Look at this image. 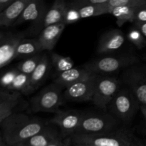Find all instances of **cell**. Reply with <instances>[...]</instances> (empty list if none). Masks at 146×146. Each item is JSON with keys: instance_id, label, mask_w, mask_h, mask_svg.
<instances>
[{"instance_id": "obj_1", "label": "cell", "mask_w": 146, "mask_h": 146, "mask_svg": "<svg viewBox=\"0 0 146 146\" xmlns=\"http://www.w3.org/2000/svg\"><path fill=\"white\" fill-rule=\"evenodd\" d=\"M1 136L7 144L14 145L22 143L42 131L48 123L41 119L17 113L0 123Z\"/></svg>"}, {"instance_id": "obj_2", "label": "cell", "mask_w": 146, "mask_h": 146, "mask_svg": "<svg viewBox=\"0 0 146 146\" xmlns=\"http://www.w3.org/2000/svg\"><path fill=\"white\" fill-rule=\"evenodd\" d=\"M141 63L140 58L133 54H122L96 58L82 66L83 68L96 75L110 76Z\"/></svg>"}, {"instance_id": "obj_3", "label": "cell", "mask_w": 146, "mask_h": 146, "mask_svg": "<svg viewBox=\"0 0 146 146\" xmlns=\"http://www.w3.org/2000/svg\"><path fill=\"white\" fill-rule=\"evenodd\" d=\"M140 106L141 104L132 91L124 86L115 94L108 110L115 119L128 123L132 121Z\"/></svg>"}, {"instance_id": "obj_4", "label": "cell", "mask_w": 146, "mask_h": 146, "mask_svg": "<svg viewBox=\"0 0 146 146\" xmlns=\"http://www.w3.org/2000/svg\"><path fill=\"white\" fill-rule=\"evenodd\" d=\"M63 88L53 83L44 87L31 99L30 106L33 113L46 112L57 113L64 104Z\"/></svg>"}, {"instance_id": "obj_5", "label": "cell", "mask_w": 146, "mask_h": 146, "mask_svg": "<svg viewBox=\"0 0 146 146\" xmlns=\"http://www.w3.org/2000/svg\"><path fill=\"white\" fill-rule=\"evenodd\" d=\"M134 135L129 131L121 129L104 134H74L69 139L74 144L86 143L97 146H133Z\"/></svg>"}, {"instance_id": "obj_6", "label": "cell", "mask_w": 146, "mask_h": 146, "mask_svg": "<svg viewBox=\"0 0 146 146\" xmlns=\"http://www.w3.org/2000/svg\"><path fill=\"white\" fill-rule=\"evenodd\" d=\"M122 84L121 80L116 77L98 75L91 103L100 109L106 111Z\"/></svg>"}, {"instance_id": "obj_7", "label": "cell", "mask_w": 146, "mask_h": 146, "mask_svg": "<svg viewBox=\"0 0 146 146\" xmlns=\"http://www.w3.org/2000/svg\"><path fill=\"white\" fill-rule=\"evenodd\" d=\"M117 119L108 113H84L75 134H104L115 132Z\"/></svg>"}, {"instance_id": "obj_8", "label": "cell", "mask_w": 146, "mask_h": 146, "mask_svg": "<svg viewBox=\"0 0 146 146\" xmlns=\"http://www.w3.org/2000/svg\"><path fill=\"white\" fill-rule=\"evenodd\" d=\"M121 82L132 91L141 106H146V63H139L123 70Z\"/></svg>"}, {"instance_id": "obj_9", "label": "cell", "mask_w": 146, "mask_h": 146, "mask_svg": "<svg viewBox=\"0 0 146 146\" xmlns=\"http://www.w3.org/2000/svg\"><path fill=\"white\" fill-rule=\"evenodd\" d=\"M48 9L46 3L41 0H30L25 9L14 26L25 22L31 23V31L37 34L44 28V21Z\"/></svg>"}, {"instance_id": "obj_10", "label": "cell", "mask_w": 146, "mask_h": 146, "mask_svg": "<svg viewBox=\"0 0 146 146\" xmlns=\"http://www.w3.org/2000/svg\"><path fill=\"white\" fill-rule=\"evenodd\" d=\"M27 32L1 31L0 33V68L8 65L15 58L16 51L21 41L27 36Z\"/></svg>"}, {"instance_id": "obj_11", "label": "cell", "mask_w": 146, "mask_h": 146, "mask_svg": "<svg viewBox=\"0 0 146 146\" xmlns=\"http://www.w3.org/2000/svg\"><path fill=\"white\" fill-rule=\"evenodd\" d=\"M84 115V113L79 111L61 110L54 114L49 123L57 125L60 128L63 137H70L76 133Z\"/></svg>"}, {"instance_id": "obj_12", "label": "cell", "mask_w": 146, "mask_h": 146, "mask_svg": "<svg viewBox=\"0 0 146 146\" xmlns=\"http://www.w3.org/2000/svg\"><path fill=\"white\" fill-rule=\"evenodd\" d=\"M97 76L89 79L76 83L66 88L64 92V100L71 102H91Z\"/></svg>"}, {"instance_id": "obj_13", "label": "cell", "mask_w": 146, "mask_h": 146, "mask_svg": "<svg viewBox=\"0 0 146 146\" xmlns=\"http://www.w3.org/2000/svg\"><path fill=\"white\" fill-rule=\"evenodd\" d=\"M125 41V35L121 29L108 30L100 37L97 45V54H108L115 52L122 48Z\"/></svg>"}, {"instance_id": "obj_14", "label": "cell", "mask_w": 146, "mask_h": 146, "mask_svg": "<svg viewBox=\"0 0 146 146\" xmlns=\"http://www.w3.org/2000/svg\"><path fill=\"white\" fill-rule=\"evenodd\" d=\"M22 103H24L22 94L19 91L1 88L0 91V123L13 114L19 113L17 110Z\"/></svg>"}, {"instance_id": "obj_15", "label": "cell", "mask_w": 146, "mask_h": 146, "mask_svg": "<svg viewBox=\"0 0 146 146\" xmlns=\"http://www.w3.org/2000/svg\"><path fill=\"white\" fill-rule=\"evenodd\" d=\"M96 76H97L96 74L90 72L83 67H74L71 69L58 74L56 78L54 80V83L62 88H67L76 83L89 79Z\"/></svg>"}, {"instance_id": "obj_16", "label": "cell", "mask_w": 146, "mask_h": 146, "mask_svg": "<svg viewBox=\"0 0 146 146\" xmlns=\"http://www.w3.org/2000/svg\"><path fill=\"white\" fill-rule=\"evenodd\" d=\"M66 26L64 23H61L45 27L41 30L38 38L44 51H51L54 48Z\"/></svg>"}, {"instance_id": "obj_17", "label": "cell", "mask_w": 146, "mask_h": 146, "mask_svg": "<svg viewBox=\"0 0 146 146\" xmlns=\"http://www.w3.org/2000/svg\"><path fill=\"white\" fill-rule=\"evenodd\" d=\"M29 1L30 0H15L7 9L0 13V26H14Z\"/></svg>"}, {"instance_id": "obj_18", "label": "cell", "mask_w": 146, "mask_h": 146, "mask_svg": "<svg viewBox=\"0 0 146 146\" xmlns=\"http://www.w3.org/2000/svg\"><path fill=\"white\" fill-rule=\"evenodd\" d=\"M52 66L51 59L46 54L43 53L42 58L34 72L30 75V82L32 92L37 89L44 83L49 75L51 67Z\"/></svg>"}, {"instance_id": "obj_19", "label": "cell", "mask_w": 146, "mask_h": 146, "mask_svg": "<svg viewBox=\"0 0 146 146\" xmlns=\"http://www.w3.org/2000/svg\"><path fill=\"white\" fill-rule=\"evenodd\" d=\"M67 2L64 0H56L47 11L44 21V28L54 24L64 23Z\"/></svg>"}, {"instance_id": "obj_20", "label": "cell", "mask_w": 146, "mask_h": 146, "mask_svg": "<svg viewBox=\"0 0 146 146\" xmlns=\"http://www.w3.org/2000/svg\"><path fill=\"white\" fill-rule=\"evenodd\" d=\"M59 137L57 129L48 124L42 131L27 140L24 143L27 146H48Z\"/></svg>"}, {"instance_id": "obj_21", "label": "cell", "mask_w": 146, "mask_h": 146, "mask_svg": "<svg viewBox=\"0 0 146 146\" xmlns=\"http://www.w3.org/2000/svg\"><path fill=\"white\" fill-rule=\"evenodd\" d=\"M44 49L38 38H24L16 51L15 58H27L43 53Z\"/></svg>"}, {"instance_id": "obj_22", "label": "cell", "mask_w": 146, "mask_h": 146, "mask_svg": "<svg viewBox=\"0 0 146 146\" xmlns=\"http://www.w3.org/2000/svg\"><path fill=\"white\" fill-rule=\"evenodd\" d=\"M71 4L76 7H77L79 11L81 19L88 18V17H98L103 14H108V2L101 5H90L84 3L83 0H76V1H71Z\"/></svg>"}, {"instance_id": "obj_23", "label": "cell", "mask_w": 146, "mask_h": 146, "mask_svg": "<svg viewBox=\"0 0 146 146\" xmlns=\"http://www.w3.org/2000/svg\"><path fill=\"white\" fill-rule=\"evenodd\" d=\"M136 8L131 7H114L110 9L109 14H111L116 19V24L118 27H121L125 23L135 22V9Z\"/></svg>"}, {"instance_id": "obj_24", "label": "cell", "mask_w": 146, "mask_h": 146, "mask_svg": "<svg viewBox=\"0 0 146 146\" xmlns=\"http://www.w3.org/2000/svg\"><path fill=\"white\" fill-rule=\"evenodd\" d=\"M8 90L19 91L24 95H29L33 93L31 88L30 76L19 72Z\"/></svg>"}, {"instance_id": "obj_25", "label": "cell", "mask_w": 146, "mask_h": 146, "mask_svg": "<svg viewBox=\"0 0 146 146\" xmlns=\"http://www.w3.org/2000/svg\"><path fill=\"white\" fill-rule=\"evenodd\" d=\"M50 59L51 64L58 74L71 69L74 67V61L69 56H64L57 53L52 52Z\"/></svg>"}, {"instance_id": "obj_26", "label": "cell", "mask_w": 146, "mask_h": 146, "mask_svg": "<svg viewBox=\"0 0 146 146\" xmlns=\"http://www.w3.org/2000/svg\"><path fill=\"white\" fill-rule=\"evenodd\" d=\"M42 56L43 53H41L32 57L25 58L24 61L19 63L17 66V69L19 72L30 76L38 66V63L42 58Z\"/></svg>"}, {"instance_id": "obj_27", "label": "cell", "mask_w": 146, "mask_h": 146, "mask_svg": "<svg viewBox=\"0 0 146 146\" xmlns=\"http://www.w3.org/2000/svg\"><path fill=\"white\" fill-rule=\"evenodd\" d=\"M128 41L133 44L138 49H142L146 46V38L138 27H134L130 28L127 34Z\"/></svg>"}, {"instance_id": "obj_28", "label": "cell", "mask_w": 146, "mask_h": 146, "mask_svg": "<svg viewBox=\"0 0 146 146\" xmlns=\"http://www.w3.org/2000/svg\"><path fill=\"white\" fill-rule=\"evenodd\" d=\"M81 19L79 11L78 8L73 5L71 2H67V7L66 10L64 24L66 25L75 24Z\"/></svg>"}, {"instance_id": "obj_29", "label": "cell", "mask_w": 146, "mask_h": 146, "mask_svg": "<svg viewBox=\"0 0 146 146\" xmlns=\"http://www.w3.org/2000/svg\"><path fill=\"white\" fill-rule=\"evenodd\" d=\"M144 4H146V0H108L107 5L110 11V9L114 7L125 6L137 8Z\"/></svg>"}, {"instance_id": "obj_30", "label": "cell", "mask_w": 146, "mask_h": 146, "mask_svg": "<svg viewBox=\"0 0 146 146\" xmlns=\"http://www.w3.org/2000/svg\"><path fill=\"white\" fill-rule=\"evenodd\" d=\"M19 74V71L17 68H14V69H11L9 70V71H6V72L1 76V88L8 89L9 87L12 84L14 79H15L16 77L17 76V75H18Z\"/></svg>"}, {"instance_id": "obj_31", "label": "cell", "mask_w": 146, "mask_h": 146, "mask_svg": "<svg viewBox=\"0 0 146 146\" xmlns=\"http://www.w3.org/2000/svg\"><path fill=\"white\" fill-rule=\"evenodd\" d=\"M135 23H146V4L135 9Z\"/></svg>"}, {"instance_id": "obj_32", "label": "cell", "mask_w": 146, "mask_h": 146, "mask_svg": "<svg viewBox=\"0 0 146 146\" xmlns=\"http://www.w3.org/2000/svg\"><path fill=\"white\" fill-rule=\"evenodd\" d=\"M15 0H0V13L7 9Z\"/></svg>"}, {"instance_id": "obj_33", "label": "cell", "mask_w": 146, "mask_h": 146, "mask_svg": "<svg viewBox=\"0 0 146 146\" xmlns=\"http://www.w3.org/2000/svg\"><path fill=\"white\" fill-rule=\"evenodd\" d=\"M134 25L139 29L146 38V23H135Z\"/></svg>"}, {"instance_id": "obj_34", "label": "cell", "mask_w": 146, "mask_h": 146, "mask_svg": "<svg viewBox=\"0 0 146 146\" xmlns=\"http://www.w3.org/2000/svg\"><path fill=\"white\" fill-rule=\"evenodd\" d=\"M48 146H66V143L65 141H62L61 137L60 136L58 139H56L55 141L51 143L50 144V145H48Z\"/></svg>"}, {"instance_id": "obj_35", "label": "cell", "mask_w": 146, "mask_h": 146, "mask_svg": "<svg viewBox=\"0 0 146 146\" xmlns=\"http://www.w3.org/2000/svg\"><path fill=\"white\" fill-rule=\"evenodd\" d=\"M133 146H145V143L141 142L135 136L133 137Z\"/></svg>"}, {"instance_id": "obj_36", "label": "cell", "mask_w": 146, "mask_h": 146, "mask_svg": "<svg viewBox=\"0 0 146 146\" xmlns=\"http://www.w3.org/2000/svg\"><path fill=\"white\" fill-rule=\"evenodd\" d=\"M140 111L142 113L143 115L144 118H145V123H146V106H140Z\"/></svg>"}, {"instance_id": "obj_37", "label": "cell", "mask_w": 146, "mask_h": 146, "mask_svg": "<svg viewBox=\"0 0 146 146\" xmlns=\"http://www.w3.org/2000/svg\"><path fill=\"white\" fill-rule=\"evenodd\" d=\"M74 146H97L92 144H86V143H78V144H74Z\"/></svg>"}, {"instance_id": "obj_38", "label": "cell", "mask_w": 146, "mask_h": 146, "mask_svg": "<svg viewBox=\"0 0 146 146\" xmlns=\"http://www.w3.org/2000/svg\"><path fill=\"white\" fill-rule=\"evenodd\" d=\"M145 143V146H146V142H145V143Z\"/></svg>"}]
</instances>
